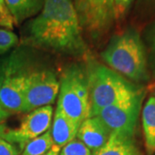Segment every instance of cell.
I'll use <instances>...</instances> for the list:
<instances>
[{
    "label": "cell",
    "mask_w": 155,
    "mask_h": 155,
    "mask_svg": "<svg viewBox=\"0 0 155 155\" xmlns=\"http://www.w3.org/2000/svg\"><path fill=\"white\" fill-rule=\"evenodd\" d=\"M30 44L67 54L86 51L83 28L72 0H45L43 7L27 25Z\"/></svg>",
    "instance_id": "1"
},
{
    "label": "cell",
    "mask_w": 155,
    "mask_h": 155,
    "mask_svg": "<svg viewBox=\"0 0 155 155\" xmlns=\"http://www.w3.org/2000/svg\"><path fill=\"white\" fill-rule=\"evenodd\" d=\"M101 55L110 68L133 83L150 79L147 50L136 28H127L113 36Z\"/></svg>",
    "instance_id": "2"
},
{
    "label": "cell",
    "mask_w": 155,
    "mask_h": 155,
    "mask_svg": "<svg viewBox=\"0 0 155 155\" xmlns=\"http://www.w3.org/2000/svg\"><path fill=\"white\" fill-rule=\"evenodd\" d=\"M86 78L91 116H96L107 106L133 97L145 91L142 85L127 80L111 68L97 62L90 64Z\"/></svg>",
    "instance_id": "3"
},
{
    "label": "cell",
    "mask_w": 155,
    "mask_h": 155,
    "mask_svg": "<svg viewBox=\"0 0 155 155\" xmlns=\"http://www.w3.org/2000/svg\"><path fill=\"white\" fill-rule=\"evenodd\" d=\"M22 50H16L3 61V81L0 88V105L7 117L24 112L25 91L28 71Z\"/></svg>",
    "instance_id": "4"
},
{
    "label": "cell",
    "mask_w": 155,
    "mask_h": 155,
    "mask_svg": "<svg viewBox=\"0 0 155 155\" xmlns=\"http://www.w3.org/2000/svg\"><path fill=\"white\" fill-rule=\"evenodd\" d=\"M57 109L79 125L91 116L87 78L80 70L72 68L63 76Z\"/></svg>",
    "instance_id": "5"
},
{
    "label": "cell",
    "mask_w": 155,
    "mask_h": 155,
    "mask_svg": "<svg viewBox=\"0 0 155 155\" xmlns=\"http://www.w3.org/2000/svg\"><path fill=\"white\" fill-rule=\"evenodd\" d=\"M145 97V91L127 99L104 108L97 116L110 133L134 137Z\"/></svg>",
    "instance_id": "6"
},
{
    "label": "cell",
    "mask_w": 155,
    "mask_h": 155,
    "mask_svg": "<svg viewBox=\"0 0 155 155\" xmlns=\"http://www.w3.org/2000/svg\"><path fill=\"white\" fill-rule=\"evenodd\" d=\"M83 28L93 39L109 32L116 21L114 0H72Z\"/></svg>",
    "instance_id": "7"
},
{
    "label": "cell",
    "mask_w": 155,
    "mask_h": 155,
    "mask_svg": "<svg viewBox=\"0 0 155 155\" xmlns=\"http://www.w3.org/2000/svg\"><path fill=\"white\" fill-rule=\"evenodd\" d=\"M52 116V106L35 109L28 112L16 128H6L0 126V136L22 151L28 141L48 131Z\"/></svg>",
    "instance_id": "8"
},
{
    "label": "cell",
    "mask_w": 155,
    "mask_h": 155,
    "mask_svg": "<svg viewBox=\"0 0 155 155\" xmlns=\"http://www.w3.org/2000/svg\"><path fill=\"white\" fill-rule=\"evenodd\" d=\"M60 82L50 70L30 71L25 91L24 112L53 104L59 94Z\"/></svg>",
    "instance_id": "9"
},
{
    "label": "cell",
    "mask_w": 155,
    "mask_h": 155,
    "mask_svg": "<svg viewBox=\"0 0 155 155\" xmlns=\"http://www.w3.org/2000/svg\"><path fill=\"white\" fill-rule=\"evenodd\" d=\"M110 134L97 116H90L79 125L77 139L83 142L94 155L105 145Z\"/></svg>",
    "instance_id": "10"
},
{
    "label": "cell",
    "mask_w": 155,
    "mask_h": 155,
    "mask_svg": "<svg viewBox=\"0 0 155 155\" xmlns=\"http://www.w3.org/2000/svg\"><path fill=\"white\" fill-rule=\"evenodd\" d=\"M78 127V123L72 121L59 109H56L50 131L54 145L62 148L71 142L77 137Z\"/></svg>",
    "instance_id": "11"
},
{
    "label": "cell",
    "mask_w": 155,
    "mask_h": 155,
    "mask_svg": "<svg viewBox=\"0 0 155 155\" xmlns=\"http://www.w3.org/2000/svg\"><path fill=\"white\" fill-rule=\"evenodd\" d=\"M94 155H140L134 137L111 133L105 145Z\"/></svg>",
    "instance_id": "12"
},
{
    "label": "cell",
    "mask_w": 155,
    "mask_h": 155,
    "mask_svg": "<svg viewBox=\"0 0 155 155\" xmlns=\"http://www.w3.org/2000/svg\"><path fill=\"white\" fill-rule=\"evenodd\" d=\"M45 0H5L7 9L18 25L41 11Z\"/></svg>",
    "instance_id": "13"
},
{
    "label": "cell",
    "mask_w": 155,
    "mask_h": 155,
    "mask_svg": "<svg viewBox=\"0 0 155 155\" xmlns=\"http://www.w3.org/2000/svg\"><path fill=\"white\" fill-rule=\"evenodd\" d=\"M146 149L149 155L155 153V97L151 96L141 110Z\"/></svg>",
    "instance_id": "14"
},
{
    "label": "cell",
    "mask_w": 155,
    "mask_h": 155,
    "mask_svg": "<svg viewBox=\"0 0 155 155\" xmlns=\"http://www.w3.org/2000/svg\"><path fill=\"white\" fill-rule=\"evenodd\" d=\"M54 146L50 131L28 141L21 152V155H44Z\"/></svg>",
    "instance_id": "15"
},
{
    "label": "cell",
    "mask_w": 155,
    "mask_h": 155,
    "mask_svg": "<svg viewBox=\"0 0 155 155\" xmlns=\"http://www.w3.org/2000/svg\"><path fill=\"white\" fill-rule=\"evenodd\" d=\"M144 44L147 50L150 75L155 78V20L146 29Z\"/></svg>",
    "instance_id": "16"
},
{
    "label": "cell",
    "mask_w": 155,
    "mask_h": 155,
    "mask_svg": "<svg viewBox=\"0 0 155 155\" xmlns=\"http://www.w3.org/2000/svg\"><path fill=\"white\" fill-rule=\"evenodd\" d=\"M60 155H93L91 151L81 142L79 140L74 139L71 142L64 146L61 150Z\"/></svg>",
    "instance_id": "17"
},
{
    "label": "cell",
    "mask_w": 155,
    "mask_h": 155,
    "mask_svg": "<svg viewBox=\"0 0 155 155\" xmlns=\"http://www.w3.org/2000/svg\"><path fill=\"white\" fill-rule=\"evenodd\" d=\"M18 42V37L11 30L0 28V54H5Z\"/></svg>",
    "instance_id": "18"
},
{
    "label": "cell",
    "mask_w": 155,
    "mask_h": 155,
    "mask_svg": "<svg viewBox=\"0 0 155 155\" xmlns=\"http://www.w3.org/2000/svg\"><path fill=\"white\" fill-rule=\"evenodd\" d=\"M133 1L134 0H114L116 20H121L125 17Z\"/></svg>",
    "instance_id": "19"
},
{
    "label": "cell",
    "mask_w": 155,
    "mask_h": 155,
    "mask_svg": "<svg viewBox=\"0 0 155 155\" xmlns=\"http://www.w3.org/2000/svg\"><path fill=\"white\" fill-rule=\"evenodd\" d=\"M0 155H21V153L15 145L0 136Z\"/></svg>",
    "instance_id": "20"
},
{
    "label": "cell",
    "mask_w": 155,
    "mask_h": 155,
    "mask_svg": "<svg viewBox=\"0 0 155 155\" xmlns=\"http://www.w3.org/2000/svg\"><path fill=\"white\" fill-rule=\"evenodd\" d=\"M14 24H15L14 18L11 16V12L9 11L5 5L0 11V26L11 30L13 28Z\"/></svg>",
    "instance_id": "21"
},
{
    "label": "cell",
    "mask_w": 155,
    "mask_h": 155,
    "mask_svg": "<svg viewBox=\"0 0 155 155\" xmlns=\"http://www.w3.org/2000/svg\"><path fill=\"white\" fill-rule=\"evenodd\" d=\"M3 75H4V69H3V61H2V62H0V88H1L2 81H3ZM6 118H7V116L5 114V112L3 111L1 105H0V122L4 121Z\"/></svg>",
    "instance_id": "22"
},
{
    "label": "cell",
    "mask_w": 155,
    "mask_h": 155,
    "mask_svg": "<svg viewBox=\"0 0 155 155\" xmlns=\"http://www.w3.org/2000/svg\"><path fill=\"white\" fill-rule=\"evenodd\" d=\"M61 150V147H59L54 145V146L52 147V148H51L47 153H45L44 155H60Z\"/></svg>",
    "instance_id": "23"
},
{
    "label": "cell",
    "mask_w": 155,
    "mask_h": 155,
    "mask_svg": "<svg viewBox=\"0 0 155 155\" xmlns=\"http://www.w3.org/2000/svg\"><path fill=\"white\" fill-rule=\"evenodd\" d=\"M5 6V0H0V11Z\"/></svg>",
    "instance_id": "24"
},
{
    "label": "cell",
    "mask_w": 155,
    "mask_h": 155,
    "mask_svg": "<svg viewBox=\"0 0 155 155\" xmlns=\"http://www.w3.org/2000/svg\"><path fill=\"white\" fill-rule=\"evenodd\" d=\"M150 91H151V92H152V96H153V97H155V84H153L152 87H151V89H150Z\"/></svg>",
    "instance_id": "25"
}]
</instances>
